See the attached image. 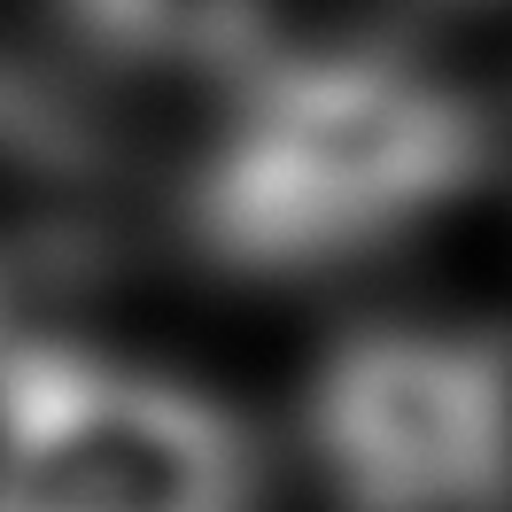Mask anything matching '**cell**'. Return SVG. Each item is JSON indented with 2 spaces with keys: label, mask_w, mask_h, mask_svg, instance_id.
<instances>
[{
  "label": "cell",
  "mask_w": 512,
  "mask_h": 512,
  "mask_svg": "<svg viewBox=\"0 0 512 512\" xmlns=\"http://www.w3.org/2000/svg\"><path fill=\"white\" fill-rule=\"evenodd\" d=\"M481 171L474 109L404 55L326 47L264 63L194 187L202 241L241 272H326L388 249Z\"/></svg>",
  "instance_id": "cell-1"
},
{
  "label": "cell",
  "mask_w": 512,
  "mask_h": 512,
  "mask_svg": "<svg viewBox=\"0 0 512 512\" xmlns=\"http://www.w3.org/2000/svg\"><path fill=\"white\" fill-rule=\"evenodd\" d=\"M311 458L342 512H497L512 357L466 326H365L311 381Z\"/></svg>",
  "instance_id": "cell-3"
},
{
  "label": "cell",
  "mask_w": 512,
  "mask_h": 512,
  "mask_svg": "<svg viewBox=\"0 0 512 512\" xmlns=\"http://www.w3.org/2000/svg\"><path fill=\"white\" fill-rule=\"evenodd\" d=\"M70 16L125 63L148 70H225L256 55L272 0H63Z\"/></svg>",
  "instance_id": "cell-4"
},
{
  "label": "cell",
  "mask_w": 512,
  "mask_h": 512,
  "mask_svg": "<svg viewBox=\"0 0 512 512\" xmlns=\"http://www.w3.org/2000/svg\"><path fill=\"white\" fill-rule=\"evenodd\" d=\"M264 466L202 388L117 357L0 373V512H256Z\"/></svg>",
  "instance_id": "cell-2"
}]
</instances>
